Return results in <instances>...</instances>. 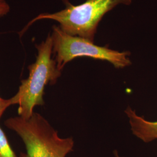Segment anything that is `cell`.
Wrapping results in <instances>:
<instances>
[{"instance_id":"1","label":"cell","mask_w":157,"mask_h":157,"mask_svg":"<svg viewBox=\"0 0 157 157\" xmlns=\"http://www.w3.org/2000/svg\"><path fill=\"white\" fill-rule=\"evenodd\" d=\"M37 56L34 63L29 67L28 78L21 84L13 97L15 104L19 105V117L29 119L33 114L34 108L44 104L43 95L47 84H54L61 75L56 61L52 58V39L49 34L45 41L36 45Z\"/></svg>"},{"instance_id":"2","label":"cell","mask_w":157,"mask_h":157,"mask_svg":"<svg viewBox=\"0 0 157 157\" xmlns=\"http://www.w3.org/2000/svg\"><path fill=\"white\" fill-rule=\"evenodd\" d=\"M6 126L22 139L26 153L20 157H66L73 150L72 137L62 138L50 123L38 113L29 119L20 117L6 120Z\"/></svg>"},{"instance_id":"3","label":"cell","mask_w":157,"mask_h":157,"mask_svg":"<svg viewBox=\"0 0 157 157\" xmlns=\"http://www.w3.org/2000/svg\"><path fill=\"white\" fill-rule=\"evenodd\" d=\"M133 0H86L78 6L68 4L60 11L42 13L29 23L22 34L32 23L41 19H51L59 23L62 30L72 36L94 41L97 26L107 12L119 4L129 6Z\"/></svg>"},{"instance_id":"4","label":"cell","mask_w":157,"mask_h":157,"mask_svg":"<svg viewBox=\"0 0 157 157\" xmlns=\"http://www.w3.org/2000/svg\"><path fill=\"white\" fill-rule=\"evenodd\" d=\"M51 37L52 53L57 67L61 71L67 63L78 57H89L107 61L118 69L132 65L129 51L121 52L96 45L90 40L64 32L59 26H53Z\"/></svg>"},{"instance_id":"5","label":"cell","mask_w":157,"mask_h":157,"mask_svg":"<svg viewBox=\"0 0 157 157\" xmlns=\"http://www.w3.org/2000/svg\"><path fill=\"white\" fill-rule=\"evenodd\" d=\"M124 112L129 119L132 133L144 143L157 139V121L151 122L137 114L131 107H128Z\"/></svg>"},{"instance_id":"6","label":"cell","mask_w":157,"mask_h":157,"mask_svg":"<svg viewBox=\"0 0 157 157\" xmlns=\"http://www.w3.org/2000/svg\"><path fill=\"white\" fill-rule=\"evenodd\" d=\"M0 157H17L12 149L5 133L0 127Z\"/></svg>"},{"instance_id":"7","label":"cell","mask_w":157,"mask_h":157,"mask_svg":"<svg viewBox=\"0 0 157 157\" xmlns=\"http://www.w3.org/2000/svg\"><path fill=\"white\" fill-rule=\"evenodd\" d=\"M15 105V101L12 97L10 99H4L0 97V119L8 107Z\"/></svg>"},{"instance_id":"8","label":"cell","mask_w":157,"mask_h":157,"mask_svg":"<svg viewBox=\"0 0 157 157\" xmlns=\"http://www.w3.org/2000/svg\"><path fill=\"white\" fill-rule=\"evenodd\" d=\"M10 10V7L4 0H0V17L7 14Z\"/></svg>"},{"instance_id":"9","label":"cell","mask_w":157,"mask_h":157,"mask_svg":"<svg viewBox=\"0 0 157 157\" xmlns=\"http://www.w3.org/2000/svg\"><path fill=\"white\" fill-rule=\"evenodd\" d=\"M113 155H114V157H124L120 156L117 150H115V151H113Z\"/></svg>"}]
</instances>
